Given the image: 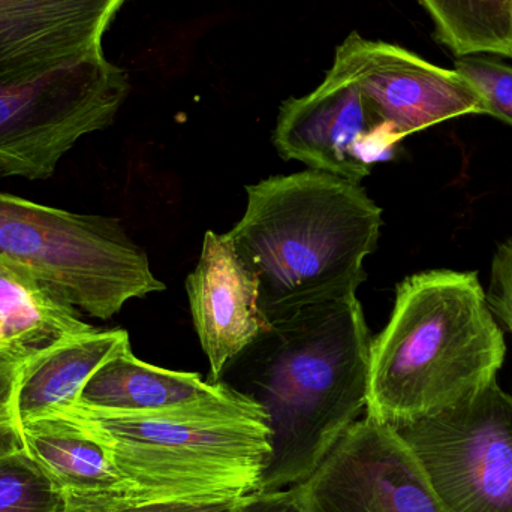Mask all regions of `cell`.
<instances>
[{
  "label": "cell",
  "instance_id": "cell-1",
  "mask_svg": "<svg viewBox=\"0 0 512 512\" xmlns=\"http://www.w3.org/2000/svg\"><path fill=\"white\" fill-rule=\"evenodd\" d=\"M372 342L354 294L274 322L228 364L240 369L242 393L264 408L271 430V457L259 490L309 480L366 414Z\"/></svg>",
  "mask_w": 512,
  "mask_h": 512
},
{
  "label": "cell",
  "instance_id": "cell-2",
  "mask_svg": "<svg viewBox=\"0 0 512 512\" xmlns=\"http://www.w3.org/2000/svg\"><path fill=\"white\" fill-rule=\"evenodd\" d=\"M246 192L245 215L225 236L258 277L268 325L357 292L382 227V210L360 183L309 170L270 177Z\"/></svg>",
  "mask_w": 512,
  "mask_h": 512
},
{
  "label": "cell",
  "instance_id": "cell-3",
  "mask_svg": "<svg viewBox=\"0 0 512 512\" xmlns=\"http://www.w3.org/2000/svg\"><path fill=\"white\" fill-rule=\"evenodd\" d=\"M504 331L475 271L429 270L397 285L372 342L367 417L397 427L450 408L496 381Z\"/></svg>",
  "mask_w": 512,
  "mask_h": 512
},
{
  "label": "cell",
  "instance_id": "cell-4",
  "mask_svg": "<svg viewBox=\"0 0 512 512\" xmlns=\"http://www.w3.org/2000/svg\"><path fill=\"white\" fill-rule=\"evenodd\" d=\"M54 414L95 439L141 504H225L261 489L271 457L264 408L248 394L156 414L72 405ZM53 415V414H51Z\"/></svg>",
  "mask_w": 512,
  "mask_h": 512
},
{
  "label": "cell",
  "instance_id": "cell-5",
  "mask_svg": "<svg viewBox=\"0 0 512 512\" xmlns=\"http://www.w3.org/2000/svg\"><path fill=\"white\" fill-rule=\"evenodd\" d=\"M0 264L59 303L104 321L132 298L165 289L149 256L117 219L53 209L3 192Z\"/></svg>",
  "mask_w": 512,
  "mask_h": 512
},
{
  "label": "cell",
  "instance_id": "cell-6",
  "mask_svg": "<svg viewBox=\"0 0 512 512\" xmlns=\"http://www.w3.org/2000/svg\"><path fill=\"white\" fill-rule=\"evenodd\" d=\"M128 75L104 51L21 84H0V176L47 180L86 135L113 123Z\"/></svg>",
  "mask_w": 512,
  "mask_h": 512
},
{
  "label": "cell",
  "instance_id": "cell-7",
  "mask_svg": "<svg viewBox=\"0 0 512 512\" xmlns=\"http://www.w3.org/2000/svg\"><path fill=\"white\" fill-rule=\"evenodd\" d=\"M448 512H512V394L490 382L393 427Z\"/></svg>",
  "mask_w": 512,
  "mask_h": 512
},
{
  "label": "cell",
  "instance_id": "cell-8",
  "mask_svg": "<svg viewBox=\"0 0 512 512\" xmlns=\"http://www.w3.org/2000/svg\"><path fill=\"white\" fill-rule=\"evenodd\" d=\"M328 72L357 84L373 114L399 140L456 117L483 114L480 98L456 69L355 32L337 47Z\"/></svg>",
  "mask_w": 512,
  "mask_h": 512
},
{
  "label": "cell",
  "instance_id": "cell-9",
  "mask_svg": "<svg viewBox=\"0 0 512 512\" xmlns=\"http://www.w3.org/2000/svg\"><path fill=\"white\" fill-rule=\"evenodd\" d=\"M301 487L309 512H448L396 430L367 415Z\"/></svg>",
  "mask_w": 512,
  "mask_h": 512
},
{
  "label": "cell",
  "instance_id": "cell-10",
  "mask_svg": "<svg viewBox=\"0 0 512 512\" xmlns=\"http://www.w3.org/2000/svg\"><path fill=\"white\" fill-rule=\"evenodd\" d=\"M399 141L373 114L357 84L330 72L309 95L283 102L273 134L285 161L355 183L390 159Z\"/></svg>",
  "mask_w": 512,
  "mask_h": 512
},
{
  "label": "cell",
  "instance_id": "cell-11",
  "mask_svg": "<svg viewBox=\"0 0 512 512\" xmlns=\"http://www.w3.org/2000/svg\"><path fill=\"white\" fill-rule=\"evenodd\" d=\"M126 0H0V84H21L102 51Z\"/></svg>",
  "mask_w": 512,
  "mask_h": 512
},
{
  "label": "cell",
  "instance_id": "cell-12",
  "mask_svg": "<svg viewBox=\"0 0 512 512\" xmlns=\"http://www.w3.org/2000/svg\"><path fill=\"white\" fill-rule=\"evenodd\" d=\"M195 331L210 363V382L267 330L258 277L225 234L207 231L195 270L186 279Z\"/></svg>",
  "mask_w": 512,
  "mask_h": 512
},
{
  "label": "cell",
  "instance_id": "cell-13",
  "mask_svg": "<svg viewBox=\"0 0 512 512\" xmlns=\"http://www.w3.org/2000/svg\"><path fill=\"white\" fill-rule=\"evenodd\" d=\"M234 390L224 381H203L198 373L144 363L129 342L93 373L75 405L117 414H156L215 402Z\"/></svg>",
  "mask_w": 512,
  "mask_h": 512
},
{
  "label": "cell",
  "instance_id": "cell-14",
  "mask_svg": "<svg viewBox=\"0 0 512 512\" xmlns=\"http://www.w3.org/2000/svg\"><path fill=\"white\" fill-rule=\"evenodd\" d=\"M129 343L125 330H96L69 337L30 358L17 388L21 426L75 405L93 373Z\"/></svg>",
  "mask_w": 512,
  "mask_h": 512
},
{
  "label": "cell",
  "instance_id": "cell-15",
  "mask_svg": "<svg viewBox=\"0 0 512 512\" xmlns=\"http://www.w3.org/2000/svg\"><path fill=\"white\" fill-rule=\"evenodd\" d=\"M23 441L63 495L128 496V487L104 448L63 415L27 421Z\"/></svg>",
  "mask_w": 512,
  "mask_h": 512
},
{
  "label": "cell",
  "instance_id": "cell-16",
  "mask_svg": "<svg viewBox=\"0 0 512 512\" xmlns=\"http://www.w3.org/2000/svg\"><path fill=\"white\" fill-rule=\"evenodd\" d=\"M96 330L81 312L0 264V351L33 358L69 337Z\"/></svg>",
  "mask_w": 512,
  "mask_h": 512
},
{
  "label": "cell",
  "instance_id": "cell-17",
  "mask_svg": "<svg viewBox=\"0 0 512 512\" xmlns=\"http://www.w3.org/2000/svg\"><path fill=\"white\" fill-rule=\"evenodd\" d=\"M435 24V38L457 57L512 59V0H418Z\"/></svg>",
  "mask_w": 512,
  "mask_h": 512
},
{
  "label": "cell",
  "instance_id": "cell-18",
  "mask_svg": "<svg viewBox=\"0 0 512 512\" xmlns=\"http://www.w3.org/2000/svg\"><path fill=\"white\" fill-rule=\"evenodd\" d=\"M65 495L26 450L0 456V512H62Z\"/></svg>",
  "mask_w": 512,
  "mask_h": 512
},
{
  "label": "cell",
  "instance_id": "cell-19",
  "mask_svg": "<svg viewBox=\"0 0 512 512\" xmlns=\"http://www.w3.org/2000/svg\"><path fill=\"white\" fill-rule=\"evenodd\" d=\"M454 69L471 84L483 114L512 126V66L486 54L457 57Z\"/></svg>",
  "mask_w": 512,
  "mask_h": 512
},
{
  "label": "cell",
  "instance_id": "cell-20",
  "mask_svg": "<svg viewBox=\"0 0 512 512\" xmlns=\"http://www.w3.org/2000/svg\"><path fill=\"white\" fill-rule=\"evenodd\" d=\"M29 357L0 351V456L26 450L17 414V388Z\"/></svg>",
  "mask_w": 512,
  "mask_h": 512
},
{
  "label": "cell",
  "instance_id": "cell-21",
  "mask_svg": "<svg viewBox=\"0 0 512 512\" xmlns=\"http://www.w3.org/2000/svg\"><path fill=\"white\" fill-rule=\"evenodd\" d=\"M236 502V501H234ZM225 504H141L126 495H65L62 512H228Z\"/></svg>",
  "mask_w": 512,
  "mask_h": 512
},
{
  "label": "cell",
  "instance_id": "cell-22",
  "mask_svg": "<svg viewBox=\"0 0 512 512\" xmlns=\"http://www.w3.org/2000/svg\"><path fill=\"white\" fill-rule=\"evenodd\" d=\"M487 301L512 336V236L498 246L493 256Z\"/></svg>",
  "mask_w": 512,
  "mask_h": 512
},
{
  "label": "cell",
  "instance_id": "cell-23",
  "mask_svg": "<svg viewBox=\"0 0 512 512\" xmlns=\"http://www.w3.org/2000/svg\"><path fill=\"white\" fill-rule=\"evenodd\" d=\"M228 512H309L301 484L282 490H258L237 499Z\"/></svg>",
  "mask_w": 512,
  "mask_h": 512
}]
</instances>
